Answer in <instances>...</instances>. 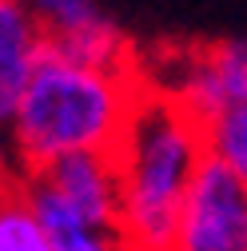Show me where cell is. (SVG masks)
I'll list each match as a JSON object with an SVG mask.
<instances>
[{"label": "cell", "instance_id": "obj_1", "mask_svg": "<svg viewBox=\"0 0 247 251\" xmlns=\"http://www.w3.org/2000/svg\"><path fill=\"white\" fill-rule=\"evenodd\" d=\"M148 92L140 68H108L48 44L12 128L4 132L24 172L68 155L116 151Z\"/></svg>", "mask_w": 247, "mask_h": 251}, {"label": "cell", "instance_id": "obj_2", "mask_svg": "<svg viewBox=\"0 0 247 251\" xmlns=\"http://www.w3.org/2000/svg\"><path fill=\"white\" fill-rule=\"evenodd\" d=\"M112 155L120 176L116 227L128 251H172L183 200L207 160L199 120L148 84Z\"/></svg>", "mask_w": 247, "mask_h": 251}, {"label": "cell", "instance_id": "obj_3", "mask_svg": "<svg viewBox=\"0 0 247 251\" xmlns=\"http://www.w3.org/2000/svg\"><path fill=\"white\" fill-rule=\"evenodd\" d=\"M172 251H247V183L203 160L183 200Z\"/></svg>", "mask_w": 247, "mask_h": 251}, {"label": "cell", "instance_id": "obj_4", "mask_svg": "<svg viewBox=\"0 0 247 251\" xmlns=\"http://www.w3.org/2000/svg\"><path fill=\"white\" fill-rule=\"evenodd\" d=\"M151 88L172 96L196 120L220 112L227 104H247V40L179 52L168 60V72Z\"/></svg>", "mask_w": 247, "mask_h": 251}, {"label": "cell", "instance_id": "obj_5", "mask_svg": "<svg viewBox=\"0 0 247 251\" xmlns=\"http://www.w3.org/2000/svg\"><path fill=\"white\" fill-rule=\"evenodd\" d=\"M28 192H36L64 211L88 219V224L116 227L120 219V176H116V155L112 151H88V155H68L48 168L24 172L20 179Z\"/></svg>", "mask_w": 247, "mask_h": 251}, {"label": "cell", "instance_id": "obj_6", "mask_svg": "<svg viewBox=\"0 0 247 251\" xmlns=\"http://www.w3.org/2000/svg\"><path fill=\"white\" fill-rule=\"evenodd\" d=\"M28 8L44 24L52 48L72 52L88 64L136 68L128 40L116 28V20L104 12L100 0H28Z\"/></svg>", "mask_w": 247, "mask_h": 251}, {"label": "cell", "instance_id": "obj_7", "mask_svg": "<svg viewBox=\"0 0 247 251\" xmlns=\"http://www.w3.org/2000/svg\"><path fill=\"white\" fill-rule=\"evenodd\" d=\"M48 52V32L28 0H0V132L12 128L32 72Z\"/></svg>", "mask_w": 247, "mask_h": 251}, {"label": "cell", "instance_id": "obj_8", "mask_svg": "<svg viewBox=\"0 0 247 251\" xmlns=\"http://www.w3.org/2000/svg\"><path fill=\"white\" fill-rule=\"evenodd\" d=\"M20 187H24V183H20ZM24 196H28V203L36 207V215L44 219V227H48L56 251H128L120 227L88 224V219L64 211L60 203H52V200H44V196H36V192H28V187H24Z\"/></svg>", "mask_w": 247, "mask_h": 251}, {"label": "cell", "instance_id": "obj_9", "mask_svg": "<svg viewBox=\"0 0 247 251\" xmlns=\"http://www.w3.org/2000/svg\"><path fill=\"white\" fill-rule=\"evenodd\" d=\"M199 132H203L207 160L247 183V104H227L220 112L203 116Z\"/></svg>", "mask_w": 247, "mask_h": 251}, {"label": "cell", "instance_id": "obj_10", "mask_svg": "<svg viewBox=\"0 0 247 251\" xmlns=\"http://www.w3.org/2000/svg\"><path fill=\"white\" fill-rule=\"evenodd\" d=\"M0 251H56L44 219L28 203L20 183L0 196Z\"/></svg>", "mask_w": 247, "mask_h": 251}, {"label": "cell", "instance_id": "obj_11", "mask_svg": "<svg viewBox=\"0 0 247 251\" xmlns=\"http://www.w3.org/2000/svg\"><path fill=\"white\" fill-rule=\"evenodd\" d=\"M8 187H16V183H0V196H4V192H8Z\"/></svg>", "mask_w": 247, "mask_h": 251}]
</instances>
